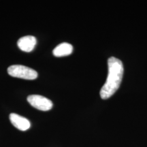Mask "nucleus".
I'll return each mask as SVG.
<instances>
[{"label": "nucleus", "instance_id": "f257e3e1", "mask_svg": "<svg viewBox=\"0 0 147 147\" xmlns=\"http://www.w3.org/2000/svg\"><path fill=\"white\" fill-rule=\"evenodd\" d=\"M108 77L100 90V97L103 100L109 98L118 90L123 76V65L120 59L112 57L108 59Z\"/></svg>", "mask_w": 147, "mask_h": 147}, {"label": "nucleus", "instance_id": "f03ea898", "mask_svg": "<svg viewBox=\"0 0 147 147\" xmlns=\"http://www.w3.org/2000/svg\"><path fill=\"white\" fill-rule=\"evenodd\" d=\"M8 73L11 76L25 80H35L38 78V72L34 69L21 65H11L8 68Z\"/></svg>", "mask_w": 147, "mask_h": 147}, {"label": "nucleus", "instance_id": "20e7f679", "mask_svg": "<svg viewBox=\"0 0 147 147\" xmlns=\"http://www.w3.org/2000/svg\"><path fill=\"white\" fill-rule=\"evenodd\" d=\"M37 43V40L34 36H26L22 37L18 40V47L24 52H31L34 50Z\"/></svg>", "mask_w": 147, "mask_h": 147}, {"label": "nucleus", "instance_id": "423d86ee", "mask_svg": "<svg viewBox=\"0 0 147 147\" xmlns=\"http://www.w3.org/2000/svg\"><path fill=\"white\" fill-rule=\"evenodd\" d=\"M73 51V47L70 44L67 42L60 44L53 50V55L55 57H60L67 56L71 54Z\"/></svg>", "mask_w": 147, "mask_h": 147}, {"label": "nucleus", "instance_id": "7ed1b4c3", "mask_svg": "<svg viewBox=\"0 0 147 147\" xmlns=\"http://www.w3.org/2000/svg\"><path fill=\"white\" fill-rule=\"evenodd\" d=\"M27 101L33 107L42 111L50 110L53 106V102L50 100L40 95H29Z\"/></svg>", "mask_w": 147, "mask_h": 147}, {"label": "nucleus", "instance_id": "39448f33", "mask_svg": "<svg viewBox=\"0 0 147 147\" xmlns=\"http://www.w3.org/2000/svg\"><path fill=\"white\" fill-rule=\"evenodd\" d=\"M10 120L12 124L21 131H26L29 129L31 126V123L28 119L25 117L17 115L15 113H12L10 115Z\"/></svg>", "mask_w": 147, "mask_h": 147}]
</instances>
